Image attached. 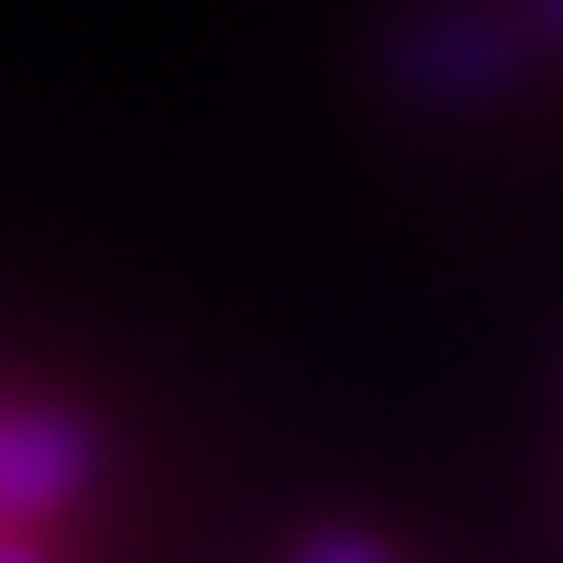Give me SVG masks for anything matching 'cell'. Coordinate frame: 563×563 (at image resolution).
Instances as JSON below:
<instances>
[{
    "label": "cell",
    "mask_w": 563,
    "mask_h": 563,
    "mask_svg": "<svg viewBox=\"0 0 563 563\" xmlns=\"http://www.w3.org/2000/svg\"><path fill=\"white\" fill-rule=\"evenodd\" d=\"M95 477V431L63 407L0 415V517H47Z\"/></svg>",
    "instance_id": "cell-1"
},
{
    "label": "cell",
    "mask_w": 563,
    "mask_h": 563,
    "mask_svg": "<svg viewBox=\"0 0 563 563\" xmlns=\"http://www.w3.org/2000/svg\"><path fill=\"white\" fill-rule=\"evenodd\" d=\"M509 55H517V32L477 16V9H439V16H422L415 32H399V47H391L399 79L415 95H431V102H477V95H493L509 79Z\"/></svg>",
    "instance_id": "cell-2"
},
{
    "label": "cell",
    "mask_w": 563,
    "mask_h": 563,
    "mask_svg": "<svg viewBox=\"0 0 563 563\" xmlns=\"http://www.w3.org/2000/svg\"><path fill=\"white\" fill-rule=\"evenodd\" d=\"M290 563H399L384 540H368V532H313Z\"/></svg>",
    "instance_id": "cell-3"
},
{
    "label": "cell",
    "mask_w": 563,
    "mask_h": 563,
    "mask_svg": "<svg viewBox=\"0 0 563 563\" xmlns=\"http://www.w3.org/2000/svg\"><path fill=\"white\" fill-rule=\"evenodd\" d=\"M517 24H525L540 47H563V0H517Z\"/></svg>",
    "instance_id": "cell-4"
},
{
    "label": "cell",
    "mask_w": 563,
    "mask_h": 563,
    "mask_svg": "<svg viewBox=\"0 0 563 563\" xmlns=\"http://www.w3.org/2000/svg\"><path fill=\"white\" fill-rule=\"evenodd\" d=\"M0 563H40V548H24V540H0Z\"/></svg>",
    "instance_id": "cell-5"
}]
</instances>
